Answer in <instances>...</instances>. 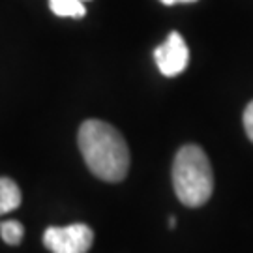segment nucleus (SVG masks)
<instances>
[{
    "label": "nucleus",
    "instance_id": "6",
    "mask_svg": "<svg viewBox=\"0 0 253 253\" xmlns=\"http://www.w3.org/2000/svg\"><path fill=\"white\" fill-rule=\"evenodd\" d=\"M49 6L58 17H84L83 0H49Z\"/></svg>",
    "mask_w": 253,
    "mask_h": 253
},
{
    "label": "nucleus",
    "instance_id": "9",
    "mask_svg": "<svg viewBox=\"0 0 253 253\" xmlns=\"http://www.w3.org/2000/svg\"><path fill=\"white\" fill-rule=\"evenodd\" d=\"M162 4L165 6H174V4H178V2H197V0H160Z\"/></svg>",
    "mask_w": 253,
    "mask_h": 253
},
{
    "label": "nucleus",
    "instance_id": "2",
    "mask_svg": "<svg viewBox=\"0 0 253 253\" xmlns=\"http://www.w3.org/2000/svg\"><path fill=\"white\" fill-rule=\"evenodd\" d=\"M172 186L182 205L203 207L214 190V174L205 150L197 145L182 146L172 163Z\"/></svg>",
    "mask_w": 253,
    "mask_h": 253
},
{
    "label": "nucleus",
    "instance_id": "10",
    "mask_svg": "<svg viewBox=\"0 0 253 253\" xmlns=\"http://www.w3.org/2000/svg\"><path fill=\"white\" fill-rule=\"evenodd\" d=\"M83 2H84V0H83Z\"/></svg>",
    "mask_w": 253,
    "mask_h": 253
},
{
    "label": "nucleus",
    "instance_id": "1",
    "mask_svg": "<svg viewBox=\"0 0 253 253\" xmlns=\"http://www.w3.org/2000/svg\"><path fill=\"white\" fill-rule=\"evenodd\" d=\"M77 143L92 174L105 182H120L129 169V150L115 126L103 120H86L79 127Z\"/></svg>",
    "mask_w": 253,
    "mask_h": 253
},
{
    "label": "nucleus",
    "instance_id": "8",
    "mask_svg": "<svg viewBox=\"0 0 253 253\" xmlns=\"http://www.w3.org/2000/svg\"><path fill=\"white\" fill-rule=\"evenodd\" d=\"M244 127L248 137H250V141L253 143V101L248 103V107L244 111Z\"/></svg>",
    "mask_w": 253,
    "mask_h": 253
},
{
    "label": "nucleus",
    "instance_id": "3",
    "mask_svg": "<svg viewBox=\"0 0 253 253\" xmlns=\"http://www.w3.org/2000/svg\"><path fill=\"white\" fill-rule=\"evenodd\" d=\"M94 233L84 223L68 227H49L43 233V244L53 253H86L92 248Z\"/></svg>",
    "mask_w": 253,
    "mask_h": 253
},
{
    "label": "nucleus",
    "instance_id": "4",
    "mask_svg": "<svg viewBox=\"0 0 253 253\" xmlns=\"http://www.w3.org/2000/svg\"><path fill=\"white\" fill-rule=\"evenodd\" d=\"M154 60L165 77H176L188 66L190 51L178 32H171L167 40L154 51Z\"/></svg>",
    "mask_w": 253,
    "mask_h": 253
},
{
    "label": "nucleus",
    "instance_id": "5",
    "mask_svg": "<svg viewBox=\"0 0 253 253\" xmlns=\"http://www.w3.org/2000/svg\"><path fill=\"white\" fill-rule=\"evenodd\" d=\"M21 190L8 176H0V216L8 214L21 205Z\"/></svg>",
    "mask_w": 253,
    "mask_h": 253
},
{
    "label": "nucleus",
    "instance_id": "7",
    "mask_svg": "<svg viewBox=\"0 0 253 253\" xmlns=\"http://www.w3.org/2000/svg\"><path fill=\"white\" fill-rule=\"evenodd\" d=\"M0 235H2V240H4L6 244L17 246V244H21L25 231H23V225H21L19 221L8 219V221H2V223H0Z\"/></svg>",
    "mask_w": 253,
    "mask_h": 253
}]
</instances>
